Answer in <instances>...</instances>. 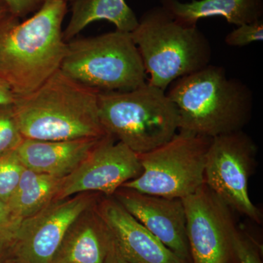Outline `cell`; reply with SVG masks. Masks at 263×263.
<instances>
[{"mask_svg":"<svg viewBox=\"0 0 263 263\" xmlns=\"http://www.w3.org/2000/svg\"><path fill=\"white\" fill-rule=\"evenodd\" d=\"M130 34L149 76L147 82L164 91L212 60L210 42L197 25L178 22L162 7L147 11Z\"/></svg>","mask_w":263,"mask_h":263,"instance_id":"4","label":"cell"},{"mask_svg":"<svg viewBox=\"0 0 263 263\" xmlns=\"http://www.w3.org/2000/svg\"><path fill=\"white\" fill-rule=\"evenodd\" d=\"M100 139H24L16 151L26 168L64 179L79 167Z\"/></svg>","mask_w":263,"mask_h":263,"instance_id":"15","label":"cell"},{"mask_svg":"<svg viewBox=\"0 0 263 263\" xmlns=\"http://www.w3.org/2000/svg\"><path fill=\"white\" fill-rule=\"evenodd\" d=\"M101 195L81 193L55 200L22 220L4 263H52L72 223Z\"/></svg>","mask_w":263,"mask_h":263,"instance_id":"10","label":"cell"},{"mask_svg":"<svg viewBox=\"0 0 263 263\" xmlns=\"http://www.w3.org/2000/svg\"><path fill=\"white\" fill-rule=\"evenodd\" d=\"M235 253L238 263H262L253 240L241 233L235 242Z\"/></svg>","mask_w":263,"mask_h":263,"instance_id":"23","label":"cell"},{"mask_svg":"<svg viewBox=\"0 0 263 263\" xmlns=\"http://www.w3.org/2000/svg\"><path fill=\"white\" fill-rule=\"evenodd\" d=\"M263 40V22L262 18L252 23L242 24L230 32L226 37L228 46L243 47L251 43L259 42Z\"/></svg>","mask_w":263,"mask_h":263,"instance_id":"22","label":"cell"},{"mask_svg":"<svg viewBox=\"0 0 263 263\" xmlns=\"http://www.w3.org/2000/svg\"><path fill=\"white\" fill-rule=\"evenodd\" d=\"M113 197L157 239L186 263H192L182 200L120 187Z\"/></svg>","mask_w":263,"mask_h":263,"instance_id":"12","label":"cell"},{"mask_svg":"<svg viewBox=\"0 0 263 263\" xmlns=\"http://www.w3.org/2000/svg\"><path fill=\"white\" fill-rule=\"evenodd\" d=\"M65 2H71V3H72V2L75 1V0H65Z\"/></svg>","mask_w":263,"mask_h":263,"instance_id":"29","label":"cell"},{"mask_svg":"<svg viewBox=\"0 0 263 263\" xmlns=\"http://www.w3.org/2000/svg\"><path fill=\"white\" fill-rule=\"evenodd\" d=\"M0 263H4V255L0 252Z\"/></svg>","mask_w":263,"mask_h":263,"instance_id":"28","label":"cell"},{"mask_svg":"<svg viewBox=\"0 0 263 263\" xmlns=\"http://www.w3.org/2000/svg\"><path fill=\"white\" fill-rule=\"evenodd\" d=\"M98 93L57 71L30 94L17 97L13 103L22 136L70 141L108 136L99 119Z\"/></svg>","mask_w":263,"mask_h":263,"instance_id":"2","label":"cell"},{"mask_svg":"<svg viewBox=\"0 0 263 263\" xmlns=\"http://www.w3.org/2000/svg\"><path fill=\"white\" fill-rule=\"evenodd\" d=\"M62 181L61 178L41 174L24 167L8 205L19 220H24L56 200Z\"/></svg>","mask_w":263,"mask_h":263,"instance_id":"18","label":"cell"},{"mask_svg":"<svg viewBox=\"0 0 263 263\" xmlns=\"http://www.w3.org/2000/svg\"><path fill=\"white\" fill-rule=\"evenodd\" d=\"M10 13L22 19L31 13H35L47 0H3Z\"/></svg>","mask_w":263,"mask_h":263,"instance_id":"24","label":"cell"},{"mask_svg":"<svg viewBox=\"0 0 263 263\" xmlns=\"http://www.w3.org/2000/svg\"><path fill=\"white\" fill-rule=\"evenodd\" d=\"M113 247L95 203L72 223L52 263H108Z\"/></svg>","mask_w":263,"mask_h":263,"instance_id":"14","label":"cell"},{"mask_svg":"<svg viewBox=\"0 0 263 263\" xmlns=\"http://www.w3.org/2000/svg\"><path fill=\"white\" fill-rule=\"evenodd\" d=\"M24 168L16 149L0 155V199L6 203L16 190Z\"/></svg>","mask_w":263,"mask_h":263,"instance_id":"19","label":"cell"},{"mask_svg":"<svg viewBox=\"0 0 263 263\" xmlns=\"http://www.w3.org/2000/svg\"><path fill=\"white\" fill-rule=\"evenodd\" d=\"M60 70L98 91H130L147 83L130 33L119 30L67 42Z\"/></svg>","mask_w":263,"mask_h":263,"instance_id":"6","label":"cell"},{"mask_svg":"<svg viewBox=\"0 0 263 263\" xmlns=\"http://www.w3.org/2000/svg\"><path fill=\"white\" fill-rule=\"evenodd\" d=\"M16 98L10 88L3 81L0 80V106L13 105Z\"/></svg>","mask_w":263,"mask_h":263,"instance_id":"25","label":"cell"},{"mask_svg":"<svg viewBox=\"0 0 263 263\" xmlns=\"http://www.w3.org/2000/svg\"><path fill=\"white\" fill-rule=\"evenodd\" d=\"M257 152L253 140L243 130L214 137L208 148L204 183L231 210L261 224L262 214L249 194Z\"/></svg>","mask_w":263,"mask_h":263,"instance_id":"8","label":"cell"},{"mask_svg":"<svg viewBox=\"0 0 263 263\" xmlns=\"http://www.w3.org/2000/svg\"><path fill=\"white\" fill-rule=\"evenodd\" d=\"M67 13L65 0H47L22 22L10 13L0 20V80L15 96L30 94L60 70Z\"/></svg>","mask_w":263,"mask_h":263,"instance_id":"1","label":"cell"},{"mask_svg":"<svg viewBox=\"0 0 263 263\" xmlns=\"http://www.w3.org/2000/svg\"><path fill=\"white\" fill-rule=\"evenodd\" d=\"M211 140L178 132L162 146L138 155L142 174L124 183L122 187L182 200L204 183L205 159Z\"/></svg>","mask_w":263,"mask_h":263,"instance_id":"7","label":"cell"},{"mask_svg":"<svg viewBox=\"0 0 263 263\" xmlns=\"http://www.w3.org/2000/svg\"><path fill=\"white\" fill-rule=\"evenodd\" d=\"M13 105L0 106V155L17 149L24 139Z\"/></svg>","mask_w":263,"mask_h":263,"instance_id":"20","label":"cell"},{"mask_svg":"<svg viewBox=\"0 0 263 263\" xmlns=\"http://www.w3.org/2000/svg\"><path fill=\"white\" fill-rule=\"evenodd\" d=\"M71 11L70 22L62 33L66 42L97 21H108L116 26L117 30L129 33L138 24L136 14L125 0H75Z\"/></svg>","mask_w":263,"mask_h":263,"instance_id":"17","label":"cell"},{"mask_svg":"<svg viewBox=\"0 0 263 263\" xmlns=\"http://www.w3.org/2000/svg\"><path fill=\"white\" fill-rule=\"evenodd\" d=\"M192 263H232L240 233L231 209L205 183L182 199Z\"/></svg>","mask_w":263,"mask_h":263,"instance_id":"9","label":"cell"},{"mask_svg":"<svg viewBox=\"0 0 263 263\" xmlns=\"http://www.w3.org/2000/svg\"><path fill=\"white\" fill-rule=\"evenodd\" d=\"M177 108L179 131L213 138L243 130L252 117V91L209 65L174 81L166 93Z\"/></svg>","mask_w":263,"mask_h":263,"instance_id":"3","label":"cell"},{"mask_svg":"<svg viewBox=\"0 0 263 263\" xmlns=\"http://www.w3.org/2000/svg\"><path fill=\"white\" fill-rule=\"evenodd\" d=\"M108 263H128L122 258V256L118 252L114 243L113 249H112L111 253H110V257H109Z\"/></svg>","mask_w":263,"mask_h":263,"instance_id":"26","label":"cell"},{"mask_svg":"<svg viewBox=\"0 0 263 263\" xmlns=\"http://www.w3.org/2000/svg\"><path fill=\"white\" fill-rule=\"evenodd\" d=\"M9 13L8 7L5 5L4 1L0 0V20Z\"/></svg>","mask_w":263,"mask_h":263,"instance_id":"27","label":"cell"},{"mask_svg":"<svg viewBox=\"0 0 263 263\" xmlns=\"http://www.w3.org/2000/svg\"><path fill=\"white\" fill-rule=\"evenodd\" d=\"M98 114L105 133L137 155L162 146L179 132L176 105L148 82L130 91H99Z\"/></svg>","mask_w":263,"mask_h":263,"instance_id":"5","label":"cell"},{"mask_svg":"<svg viewBox=\"0 0 263 263\" xmlns=\"http://www.w3.org/2000/svg\"><path fill=\"white\" fill-rule=\"evenodd\" d=\"M99 215L109 230L118 252L128 263H186L157 239L113 196L101 195Z\"/></svg>","mask_w":263,"mask_h":263,"instance_id":"13","label":"cell"},{"mask_svg":"<svg viewBox=\"0 0 263 263\" xmlns=\"http://www.w3.org/2000/svg\"><path fill=\"white\" fill-rule=\"evenodd\" d=\"M162 8L181 23L197 25L199 19L221 16L229 24L240 26L261 19L262 0H161Z\"/></svg>","mask_w":263,"mask_h":263,"instance_id":"16","label":"cell"},{"mask_svg":"<svg viewBox=\"0 0 263 263\" xmlns=\"http://www.w3.org/2000/svg\"><path fill=\"white\" fill-rule=\"evenodd\" d=\"M21 222L8 204L0 199V252L4 257L14 241Z\"/></svg>","mask_w":263,"mask_h":263,"instance_id":"21","label":"cell"},{"mask_svg":"<svg viewBox=\"0 0 263 263\" xmlns=\"http://www.w3.org/2000/svg\"><path fill=\"white\" fill-rule=\"evenodd\" d=\"M142 171L138 155L108 135L99 141L72 174L64 178L56 200L87 193L113 196Z\"/></svg>","mask_w":263,"mask_h":263,"instance_id":"11","label":"cell"}]
</instances>
